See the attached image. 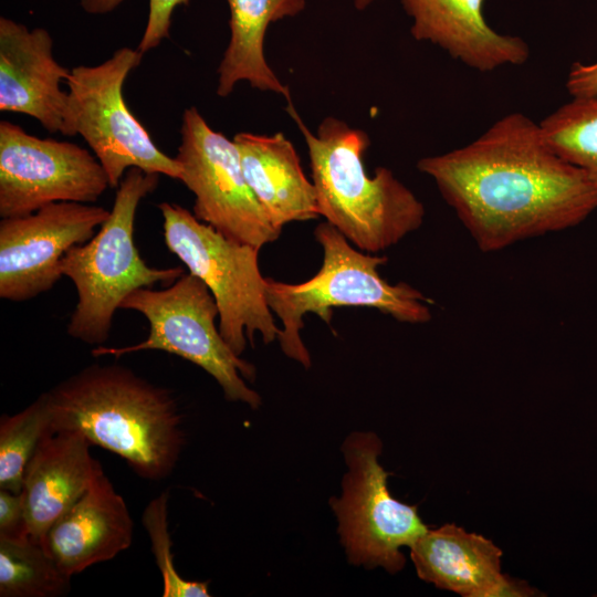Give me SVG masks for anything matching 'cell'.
<instances>
[{"label":"cell","mask_w":597,"mask_h":597,"mask_svg":"<svg viewBox=\"0 0 597 597\" xmlns=\"http://www.w3.org/2000/svg\"><path fill=\"white\" fill-rule=\"evenodd\" d=\"M168 491L161 492L147 504L143 514V525L150 538L151 552L163 578V596H210L208 583L187 580L175 568L168 528Z\"/></svg>","instance_id":"obj_23"},{"label":"cell","mask_w":597,"mask_h":597,"mask_svg":"<svg viewBox=\"0 0 597 597\" xmlns=\"http://www.w3.org/2000/svg\"><path fill=\"white\" fill-rule=\"evenodd\" d=\"M565 87L572 97L597 95V57L590 63H573L567 73Z\"/></svg>","instance_id":"obj_26"},{"label":"cell","mask_w":597,"mask_h":597,"mask_svg":"<svg viewBox=\"0 0 597 597\" xmlns=\"http://www.w3.org/2000/svg\"><path fill=\"white\" fill-rule=\"evenodd\" d=\"M124 0H80L83 10L91 14H105L117 8ZM189 0H149L147 24L137 49L148 52L169 38L171 15L179 4L187 6Z\"/></svg>","instance_id":"obj_24"},{"label":"cell","mask_w":597,"mask_h":597,"mask_svg":"<svg viewBox=\"0 0 597 597\" xmlns=\"http://www.w3.org/2000/svg\"><path fill=\"white\" fill-rule=\"evenodd\" d=\"M314 235L323 249V263L310 280L289 284L265 279V297L273 314L282 322L277 339L283 353L311 366V357L300 332L306 313L331 324L334 307H371L409 324L431 320L432 301L405 282L390 284L379 274L386 256L363 253L331 223H320Z\"/></svg>","instance_id":"obj_4"},{"label":"cell","mask_w":597,"mask_h":597,"mask_svg":"<svg viewBox=\"0 0 597 597\" xmlns=\"http://www.w3.org/2000/svg\"><path fill=\"white\" fill-rule=\"evenodd\" d=\"M143 54L138 49H118L98 65L73 67L66 81L69 106L63 135L83 137L112 188L119 186L130 168L178 180L181 176L177 160L156 146L123 96L125 80Z\"/></svg>","instance_id":"obj_8"},{"label":"cell","mask_w":597,"mask_h":597,"mask_svg":"<svg viewBox=\"0 0 597 597\" xmlns=\"http://www.w3.org/2000/svg\"><path fill=\"white\" fill-rule=\"evenodd\" d=\"M51 429L78 432L142 479L169 476L185 432L172 391L119 365H91L43 392Z\"/></svg>","instance_id":"obj_2"},{"label":"cell","mask_w":597,"mask_h":597,"mask_svg":"<svg viewBox=\"0 0 597 597\" xmlns=\"http://www.w3.org/2000/svg\"><path fill=\"white\" fill-rule=\"evenodd\" d=\"M419 578L464 597L533 596L536 590L501 573L502 551L455 524L427 530L409 546Z\"/></svg>","instance_id":"obj_15"},{"label":"cell","mask_w":597,"mask_h":597,"mask_svg":"<svg viewBox=\"0 0 597 597\" xmlns=\"http://www.w3.org/2000/svg\"><path fill=\"white\" fill-rule=\"evenodd\" d=\"M119 308L143 314L150 327L148 337L130 346H96L92 349L94 357L163 350L201 367L220 385L226 399L251 408L260 406V395L244 381L254 380V366L235 355L223 339L216 325V300L201 279L188 273L164 290L138 289Z\"/></svg>","instance_id":"obj_6"},{"label":"cell","mask_w":597,"mask_h":597,"mask_svg":"<svg viewBox=\"0 0 597 597\" xmlns=\"http://www.w3.org/2000/svg\"><path fill=\"white\" fill-rule=\"evenodd\" d=\"M164 239L168 250L201 279L219 310V331L240 356L247 339L253 346L259 333L265 344L280 333L265 297V279L259 269V249L231 240L198 220L184 207L161 202Z\"/></svg>","instance_id":"obj_7"},{"label":"cell","mask_w":597,"mask_h":597,"mask_svg":"<svg viewBox=\"0 0 597 597\" xmlns=\"http://www.w3.org/2000/svg\"><path fill=\"white\" fill-rule=\"evenodd\" d=\"M43 394L12 416L0 418V489L22 492L23 473L41 440L52 433Z\"/></svg>","instance_id":"obj_22"},{"label":"cell","mask_w":597,"mask_h":597,"mask_svg":"<svg viewBox=\"0 0 597 597\" xmlns=\"http://www.w3.org/2000/svg\"><path fill=\"white\" fill-rule=\"evenodd\" d=\"M108 210L62 201L22 217L0 221V297L32 300L61 279L60 263L74 245L87 242Z\"/></svg>","instance_id":"obj_12"},{"label":"cell","mask_w":597,"mask_h":597,"mask_svg":"<svg viewBox=\"0 0 597 597\" xmlns=\"http://www.w3.org/2000/svg\"><path fill=\"white\" fill-rule=\"evenodd\" d=\"M175 159L195 195V217L224 237L261 249L282 230L273 226L251 190L234 140L213 130L196 107L185 109Z\"/></svg>","instance_id":"obj_10"},{"label":"cell","mask_w":597,"mask_h":597,"mask_svg":"<svg viewBox=\"0 0 597 597\" xmlns=\"http://www.w3.org/2000/svg\"><path fill=\"white\" fill-rule=\"evenodd\" d=\"M417 167L483 252L574 228L597 209L586 174L521 112L500 117L464 146L421 158Z\"/></svg>","instance_id":"obj_1"},{"label":"cell","mask_w":597,"mask_h":597,"mask_svg":"<svg viewBox=\"0 0 597 597\" xmlns=\"http://www.w3.org/2000/svg\"><path fill=\"white\" fill-rule=\"evenodd\" d=\"M133 520L109 479L98 475L82 498L49 530L43 547L72 577L127 549Z\"/></svg>","instance_id":"obj_17"},{"label":"cell","mask_w":597,"mask_h":597,"mask_svg":"<svg viewBox=\"0 0 597 597\" xmlns=\"http://www.w3.org/2000/svg\"><path fill=\"white\" fill-rule=\"evenodd\" d=\"M78 432L46 434L29 460L22 482L29 537L40 545L52 525L104 473Z\"/></svg>","instance_id":"obj_16"},{"label":"cell","mask_w":597,"mask_h":597,"mask_svg":"<svg viewBox=\"0 0 597 597\" xmlns=\"http://www.w3.org/2000/svg\"><path fill=\"white\" fill-rule=\"evenodd\" d=\"M353 1L356 9L364 10L377 0H353Z\"/></svg>","instance_id":"obj_27"},{"label":"cell","mask_w":597,"mask_h":597,"mask_svg":"<svg viewBox=\"0 0 597 597\" xmlns=\"http://www.w3.org/2000/svg\"><path fill=\"white\" fill-rule=\"evenodd\" d=\"M29 537L23 493L0 489V538L18 541Z\"/></svg>","instance_id":"obj_25"},{"label":"cell","mask_w":597,"mask_h":597,"mask_svg":"<svg viewBox=\"0 0 597 597\" xmlns=\"http://www.w3.org/2000/svg\"><path fill=\"white\" fill-rule=\"evenodd\" d=\"M158 182L159 174L128 169L107 220L87 242L72 247L62 258L60 271L77 292L66 328L71 337L103 345L109 337L115 311L130 293L156 283H174L185 274L180 266H148L134 242L137 207Z\"/></svg>","instance_id":"obj_5"},{"label":"cell","mask_w":597,"mask_h":597,"mask_svg":"<svg viewBox=\"0 0 597 597\" xmlns=\"http://www.w3.org/2000/svg\"><path fill=\"white\" fill-rule=\"evenodd\" d=\"M287 113L307 146L320 216L362 251L377 253L418 230L425 207L392 171L378 167L370 177L364 167L368 135L329 116L313 134L292 102Z\"/></svg>","instance_id":"obj_3"},{"label":"cell","mask_w":597,"mask_h":597,"mask_svg":"<svg viewBox=\"0 0 597 597\" xmlns=\"http://www.w3.org/2000/svg\"><path fill=\"white\" fill-rule=\"evenodd\" d=\"M107 187L103 166L86 148L0 122L1 218L28 216L53 202H94Z\"/></svg>","instance_id":"obj_11"},{"label":"cell","mask_w":597,"mask_h":597,"mask_svg":"<svg viewBox=\"0 0 597 597\" xmlns=\"http://www.w3.org/2000/svg\"><path fill=\"white\" fill-rule=\"evenodd\" d=\"M230 8V42L218 67V96L231 94L240 81L291 101V94L272 71L264 55L265 32L272 22L293 17L305 0H227Z\"/></svg>","instance_id":"obj_19"},{"label":"cell","mask_w":597,"mask_h":597,"mask_svg":"<svg viewBox=\"0 0 597 597\" xmlns=\"http://www.w3.org/2000/svg\"><path fill=\"white\" fill-rule=\"evenodd\" d=\"M381 442L373 432H353L343 443L347 473L342 495L331 505L338 533L354 565L380 566L394 574L405 566L402 546H410L428 527L417 506L395 499L387 485L389 473L380 465Z\"/></svg>","instance_id":"obj_9"},{"label":"cell","mask_w":597,"mask_h":597,"mask_svg":"<svg viewBox=\"0 0 597 597\" xmlns=\"http://www.w3.org/2000/svg\"><path fill=\"white\" fill-rule=\"evenodd\" d=\"M71 588L65 575L46 549L25 537L0 538L1 597H60Z\"/></svg>","instance_id":"obj_20"},{"label":"cell","mask_w":597,"mask_h":597,"mask_svg":"<svg viewBox=\"0 0 597 597\" xmlns=\"http://www.w3.org/2000/svg\"><path fill=\"white\" fill-rule=\"evenodd\" d=\"M53 40L42 28L0 18V111L29 115L49 133L64 134L71 70L53 56Z\"/></svg>","instance_id":"obj_13"},{"label":"cell","mask_w":597,"mask_h":597,"mask_svg":"<svg viewBox=\"0 0 597 597\" xmlns=\"http://www.w3.org/2000/svg\"><path fill=\"white\" fill-rule=\"evenodd\" d=\"M233 140L245 179L275 228L320 217L315 187L305 177L290 139L282 133L242 132Z\"/></svg>","instance_id":"obj_18"},{"label":"cell","mask_w":597,"mask_h":597,"mask_svg":"<svg viewBox=\"0 0 597 597\" xmlns=\"http://www.w3.org/2000/svg\"><path fill=\"white\" fill-rule=\"evenodd\" d=\"M485 0H400L411 19L410 33L463 65L482 72L524 64L528 44L493 29L484 18Z\"/></svg>","instance_id":"obj_14"},{"label":"cell","mask_w":597,"mask_h":597,"mask_svg":"<svg viewBox=\"0 0 597 597\" xmlns=\"http://www.w3.org/2000/svg\"><path fill=\"white\" fill-rule=\"evenodd\" d=\"M540 124L551 147L586 174L597 200V95L572 97Z\"/></svg>","instance_id":"obj_21"}]
</instances>
